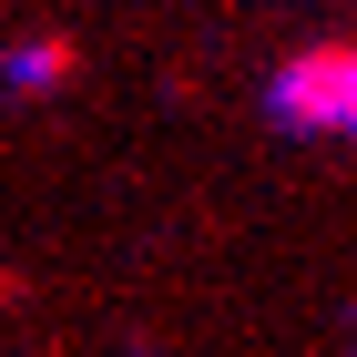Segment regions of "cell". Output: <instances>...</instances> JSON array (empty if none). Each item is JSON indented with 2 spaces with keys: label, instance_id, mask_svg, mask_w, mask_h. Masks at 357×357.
Masks as SVG:
<instances>
[{
  "label": "cell",
  "instance_id": "cell-1",
  "mask_svg": "<svg viewBox=\"0 0 357 357\" xmlns=\"http://www.w3.org/2000/svg\"><path fill=\"white\" fill-rule=\"evenodd\" d=\"M275 112H286V123H337V133H357V52L296 61V72H286V92H275Z\"/></svg>",
  "mask_w": 357,
  "mask_h": 357
}]
</instances>
